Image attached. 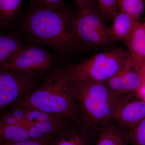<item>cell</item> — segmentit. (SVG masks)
<instances>
[{
	"label": "cell",
	"mask_w": 145,
	"mask_h": 145,
	"mask_svg": "<svg viewBox=\"0 0 145 145\" xmlns=\"http://www.w3.org/2000/svg\"><path fill=\"white\" fill-rule=\"evenodd\" d=\"M75 13L70 9L61 10L32 5L17 32L27 44L46 46L58 54L67 55L82 48L71 31Z\"/></svg>",
	"instance_id": "6da1fadb"
},
{
	"label": "cell",
	"mask_w": 145,
	"mask_h": 145,
	"mask_svg": "<svg viewBox=\"0 0 145 145\" xmlns=\"http://www.w3.org/2000/svg\"><path fill=\"white\" fill-rule=\"evenodd\" d=\"M15 103L14 106L36 109L83 123L70 81L62 68L50 72L41 84Z\"/></svg>",
	"instance_id": "7a4b0ae2"
},
{
	"label": "cell",
	"mask_w": 145,
	"mask_h": 145,
	"mask_svg": "<svg viewBox=\"0 0 145 145\" xmlns=\"http://www.w3.org/2000/svg\"><path fill=\"white\" fill-rule=\"evenodd\" d=\"M69 81L84 124L101 127L112 120L125 96L113 93L105 82L85 80Z\"/></svg>",
	"instance_id": "3957f363"
},
{
	"label": "cell",
	"mask_w": 145,
	"mask_h": 145,
	"mask_svg": "<svg viewBox=\"0 0 145 145\" xmlns=\"http://www.w3.org/2000/svg\"><path fill=\"white\" fill-rule=\"evenodd\" d=\"M130 58L127 50L112 49L97 53L78 64L62 69L71 81L85 80L105 82Z\"/></svg>",
	"instance_id": "277c9868"
},
{
	"label": "cell",
	"mask_w": 145,
	"mask_h": 145,
	"mask_svg": "<svg viewBox=\"0 0 145 145\" xmlns=\"http://www.w3.org/2000/svg\"><path fill=\"white\" fill-rule=\"evenodd\" d=\"M104 20L97 6L78 10L72 19L71 28L81 48L103 47L113 41L109 27Z\"/></svg>",
	"instance_id": "5b68a950"
},
{
	"label": "cell",
	"mask_w": 145,
	"mask_h": 145,
	"mask_svg": "<svg viewBox=\"0 0 145 145\" xmlns=\"http://www.w3.org/2000/svg\"><path fill=\"white\" fill-rule=\"evenodd\" d=\"M56 56L37 45L25 44L3 66L24 75L37 78L52 67Z\"/></svg>",
	"instance_id": "8992f818"
},
{
	"label": "cell",
	"mask_w": 145,
	"mask_h": 145,
	"mask_svg": "<svg viewBox=\"0 0 145 145\" xmlns=\"http://www.w3.org/2000/svg\"><path fill=\"white\" fill-rule=\"evenodd\" d=\"M36 82L37 78L0 65V114L8 106L28 94Z\"/></svg>",
	"instance_id": "52a82bcc"
},
{
	"label": "cell",
	"mask_w": 145,
	"mask_h": 145,
	"mask_svg": "<svg viewBox=\"0 0 145 145\" xmlns=\"http://www.w3.org/2000/svg\"><path fill=\"white\" fill-rule=\"evenodd\" d=\"M145 118V100L138 92L124 96L112 120L123 129L129 130Z\"/></svg>",
	"instance_id": "ba28073f"
},
{
	"label": "cell",
	"mask_w": 145,
	"mask_h": 145,
	"mask_svg": "<svg viewBox=\"0 0 145 145\" xmlns=\"http://www.w3.org/2000/svg\"><path fill=\"white\" fill-rule=\"evenodd\" d=\"M105 82L113 93L121 96L138 92L144 87L131 58L118 72Z\"/></svg>",
	"instance_id": "9c48e42d"
},
{
	"label": "cell",
	"mask_w": 145,
	"mask_h": 145,
	"mask_svg": "<svg viewBox=\"0 0 145 145\" xmlns=\"http://www.w3.org/2000/svg\"><path fill=\"white\" fill-rule=\"evenodd\" d=\"M98 129L72 122L56 136L53 145H91L92 137Z\"/></svg>",
	"instance_id": "30bf717a"
},
{
	"label": "cell",
	"mask_w": 145,
	"mask_h": 145,
	"mask_svg": "<svg viewBox=\"0 0 145 145\" xmlns=\"http://www.w3.org/2000/svg\"><path fill=\"white\" fill-rule=\"evenodd\" d=\"M109 27L113 40H125L132 34L140 23V19L117 11L114 14Z\"/></svg>",
	"instance_id": "8fae6325"
},
{
	"label": "cell",
	"mask_w": 145,
	"mask_h": 145,
	"mask_svg": "<svg viewBox=\"0 0 145 145\" xmlns=\"http://www.w3.org/2000/svg\"><path fill=\"white\" fill-rule=\"evenodd\" d=\"M72 122L59 117L51 121L27 126L30 139L50 141Z\"/></svg>",
	"instance_id": "7c38bea8"
},
{
	"label": "cell",
	"mask_w": 145,
	"mask_h": 145,
	"mask_svg": "<svg viewBox=\"0 0 145 145\" xmlns=\"http://www.w3.org/2000/svg\"><path fill=\"white\" fill-rule=\"evenodd\" d=\"M125 42L134 66L138 69L145 62V22L139 24Z\"/></svg>",
	"instance_id": "4fadbf2b"
},
{
	"label": "cell",
	"mask_w": 145,
	"mask_h": 145,
	"mask_svg": "<svg viewBox=\"0 0 145 145\" xmlns=\"http://www.w3.org/2000/svg\"><path fill=\"white\" fill-rule=\"evenodd\" d=\"M128 130L119 127L112 120L99 127L94 145H129Z\"/></svg>",
	"instance_id": "5bb4252c"
},
{
	"label": "cell",
	"mask_w": 145,
	"mask_h": 145,
	"mask_svg": "<svg viewBox=\"0 0 145 145\" xmlns=\"http://www.w3.org/2000/svg\"><path fill=\"white\" fill-rule=\"evenodd\" d=\"M25 44L17 31L5 34L0 30V65L8 62Z\"/></svg>",
	"instance_id": "9a60e30c"
},
{
	"label": "cell",
	"mask_w": 145,
	"mask_h": 145,
	"mask_svg": "<svg viewBox=\"0 0 145 145\" xmlns=\"http://www.w3.org/2000/svg\"><path fill=\"white\" fill-rule=\"evenodd\" d=\"M30 139L28 128L24 124L0 127V144Z\"/></svg>",
	"instance_id": "2e32d148"
},
{
	"label": "cell",
	"mask_w": 145,
	"mask_h": 145,
	"mask_svg": "<svg viewBox=\"0 0 145 145\" xmlns=\"http://www.w3.org/2000/svg\"><path fill=\"white\" fill-rule=\"evenodd\" d=\"M23 0H0V18L3 28L10 26L22 11Z\"/></svg>",
	"instance_id": "e0dca14e"
},
{
	"label": "cell",
	"mask_w": 145,
	"mask_h": 145,
	"mask_svg": "<svg viewBox=\"0 0 145 145\" xmlns=\"http://www.w3.org/2000/svg\"><path fill=\"white\" fill-rule=\"evenodd\" d=\"M145 0H118L117 9L140 19L144 11Z\"/></svg>",
	"instance_id": "ac0fdd59"
},
{
	"label": "cell",
	"mask_w": 145,
	"mask_h": 145,
	"mask_svg": "<svg viewBox=\"0 0 145 145\" xmlns=\"http://www.w3.org/2000/svg\"><path fill=\"white\" fill-rule=\"evenodd\" d=\"M26 108L27 111L24 124L27 126L51 121L61 117L40 110L27 108Z\"/></svg>",
	"instance_id": "d6986e66"
},
{
	"label": "cell",
	"mask_w": 145,
	"mask_h": 145,
	"mask_svg": "<svg viewBox=\"0 0 145 145\" xmlns=\"http://www.w3.org/2000/svg\"><path fill=\"white\" fill-rule=\"evenodd\" d=\"M129 144L145 145V118L127 131Z\"/></svg>",
	"instance_id": "ffe728a7"
},
{
	"label": "cell",
	"mask_w": 145,
	"mask_h": 145,
	"mask_svg": "<svg viewBox=\"0 0 145 145\" xmlns=\"http://www.w3.org/2000/svg\"><path fill=\"white\" fill-rule=\"evenodd\" d=\"M104 20L111 21L117 11L118 0H94Z\"/></svg>",
	"instance_id": "44dd1931"
},
{
	"label": "cell",
	"mask_w": 145,
	"mask_h": 145,
	"mask_svg": "<svg viewBox=\"0 0 145 145\" xmlns=\"http://www.w3.org/2000/svg\"><path fill=\"white\" fill-rule=\"evenodd\" d=\"M31 5L41 6L57 10H66L69 8L64 0H30Z\"/></svg>",
	"instance_id": "7402d4cb"
},
{
	"label": "cell",
	"mask_w": 145,
	"mask_h": 145,
	"mask_svg": "<svg viewBox=\"0 0 145 145\" xmlns=\"http://www.w3.org/2000/svg\"><path fill=\"white\" fill-rule=\"evenodd\" d=\"M49 141L36 140H29L17 142L1 144L0 145H49Z\"/></svg>",
	"instance_id": "603a6c76"
},
{
	"label": "cell",
	"mask_w": 145,
	"mask_h": 145,
	"mask_svg": "<svg viewBox=\"0 0 145 145\" xmlns=\"http://www.w3.org/2000/svg\"><path fill=\"white\" fill-rule=\"evenodd\" d=\"M74 1L77 5L78 10L97 6L94 0H74Z\"/></svg>",
	"instance_id": "cb8c5ba5"
},
{
	"label": "cell",
	"mask_w": 145,
	"mask_h": 145,
	"mask_svg": "<svg viewBox=\"0 0 145 145\" xmlns=\"http://www.w3.org/2000/svg\"><path fill=\"white\" fill-rule=\"evenodd\" d=\"M136 69L140 74V77L142 81L144 86H145V62L140 67Z\"/></svg>",
	"instance_id": "d4e9b609"
},
{
	"label": "cell",
	"mask_w": 145,
	"mask_h": 145,
	"mask_svg": "<svg viewBox=\"0 0 145 145\" xmlns=\"http://www.w3.org/2000/svg\"><path fill=\"white\" fill-rule=\"evenodd\" d=\"M2 29H4L3 26L2 22L0 18V30H1Z\"/></svg>",
	"instance_id": "484cf974"
}]
</instances>
